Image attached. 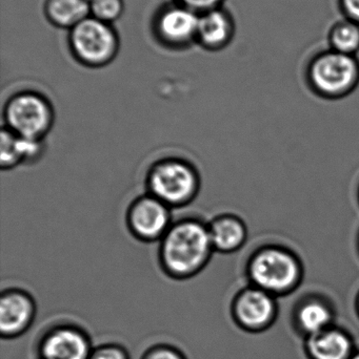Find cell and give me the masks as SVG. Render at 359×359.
I'll list each match as a JSON object with an SVG mask.
<instances>
[{"instance_id":"6da1fadb","label":"cell","mask_w":359,"mask_h":359,"mask_svg":"<svg viewBox=\"0 0 359 359\" xmlns=\"http://www.w3.org/2000/svg\"><path fill=\"white\" fill-rule=\"evenodd\" d=\"M208 224L188 217L172 224L160 241L159 264L174 280H188L202 271L214 252Z\"/></svg>"},{"instance_id":"7a4b0ae2","label":"cell","mask_w":359,"mask_h":359,"mask_svg":"<svg viewBox=\"0 0 359 359\" xmlns=\"http://www.w3.org/2000/svg\"><path fill=\"white\" fill-rule=\"evenodd\" d=\"M148 194L171 209L193 202L200 189V177L193 164L170 157L152 164L147 175Z\"/></svg>"},{"instance_id":"3957f363","label":"cell","mask_w":359,"mask_h":359,"mask_svg":"<svg viewBox=\"0 0 359 359\" xmlns=\"http://www.w3.org/2000/svg\"><path fill=\"white\" fill-rule=\"evenodd\" d=\"M4 126L21 138L44 141L52 130L55 111L39 93L21 92L6 101Z\"/></svg>"},{"instance_id":"277c9868","label":"cell","mask_w":359,"mask_h":359,"mask_svg":"<svg viewBox=\"0 0 359 359\" xmlns=\"http://www.w3.org/2000/svg\"><path fill=\"white\" fill-rule=\"evenodd\" d=\"M308 78L312 88L322 96H345L358 83L359 61L355 56L330 48L312 59Z\"/></svg>"},{"instance_id":"5b68a950","label":"cell","mask_w":359,"mask_h":359,"mask_svg":"<svg viewBox=\"0 0 359 359\" xmlns=\"http://www.w3.org/2000/svg\"><path fill=\"white\" fill-rule=\"evenodd\" d=\"M249 276L254 287L270 294H286L299 284L301 267L294 257L280 248L257 252L249 264Z\"/></svg>"},{"instance_id":"8992f818","label":"cell","mask_w":359,"mask_h":359,"mask_svg":"<svg viewBox=\"0 0 359 359\" xmlns=\"http://www.w3.org/2000/svg\"><path fill=\"white\" fill-rule=\"evenodd\" d=\"M71 44L80 61L100 67L115 55L117 38L107 22L88 17L72 29Z\"/></svg>"},{"instance_id":"52a82bcc","label":"cell","mask_w":359,"mask_h":359,"mask_svg":"<svg viewBox=\"0 0 359 359\" xmlns=\"http://www.w3.org/2000/svg\"><path fill=\"white\" fill-rule=\"evenodd\" d=\"M172 224L170 207L150 194L135 198L126 212L129 230L141 242H160Z\"/></svg>"},{"instance_id":"ba28073f","label":"cell","mask_w":359,"mask_h":359,"mask_svg":"<svg viewBox=\"0 0 359 359\" xmlns=\"http://www.w3.org/2000/svg\"><path fill=\"white\" fill-rule=\"evenodd\" d=\"M232 312L238 326L251 332H259L269 328L275 320V299L257 287L244 289L234 299Z\"/></svg>"},{"instance_id":"9c48e42d","label":"cell","mask_w":359,"mask_h":359,"mask_svg":"<svg viewBox=\"0 0 359 359\" xmlns=\"http://www.w3.org/2000/svg\"><path fill=\"white\" fill-rule=\"evenodd\" d=\"M33 297L20 289H8L0 297V332L4 339H13L29 329L35 318Z\"/></svg>"},{"instance_id":"30bf717a","label":"cell","mask_w":359,"mask_h":359,"mask_svg":"<svg viewBox=\"0 0 359 359\" xmlns=\"http://www.w3.org/2000/svg\"><path fill=\"white\" fill-rule=\"evenodd\" d=\"M92 351L86 333L72 326L53 329L40 344L42 359H89Z\"/></svg>"},{"instance_id":"8fae6325","label":"cell","mask_w":359,"mask_h":359,"mask_svg":"<svg viewBox=\"0 0 359 359\" xmlns=\"http://www.w3.org/2000/svg\"><path fill=\"white\" fill-rule=\"evenodd\" d=\"M306 349L311 359H350L354 354L351 337L334 327L307 337Z\"/></svg>"},{"instance_id":"7c38bea8","label":"cell","mask_w":359,"mask_h":359,"mask_svg":"<svg viewBox=\"0 0 359 359\" xmlns=\"http://www.w3.org/2000/svg\"><path fill=\"white\" fill-rule=\"evenodd\" d=\"M198 21L200 17L191 8H169L160 15L158 31L171 43H185L197 36Z\"/></svg>"},{"instance_id":"4fadbf2b","label":"cell","mask_w":359,"mask_h":359,"mask_svg":"<svg viewBox=\"0 0 359 359\" xmlns=\"http://www.w3.org/2000/svg\"><path fill=\"white\" fill-rule=\"evenodd\" d=\"M208 227L215 251L232 253L246 242V226L235 215H218L208 224Z\"/></svg>"},{"instance_id":"5bb4252c","label":"cell","mask_w":359,"mask_h":359,"mask_svg":"<svg viewBox=\"0 0 359 359\" xmlns=\"http://www.w3.org/2000/svg\"><path fill=\"white\" fill-rule=\"evenodd\" d=\"M233 33V21L225 11L213 8L200 17L197 37L207 48H223L229 43Z\"/></svg>"},{"instance_id":"9a60e30c","label":"cell","mask_w":359,"mask_h":359,"mask_svg":"<svg viewBox=\"0 0 359 359\" xmlns=\"http://www.w3.org/2000/svg\"><path fill=\"white\" fill-rule=\"evenodd\" d=\"M333 313L327 304L311 299L297 310L296 323L307 337L322 332L332 327Z\"/></svg>"},{"instance_id":"2e32d148","label":"cell","mask_w":359,"mask_h":359,"mask_svg":"<svg viewBox=\"0 0 359 359\" xmlns=\"http://www.w3.org/2000/svg\"><path fill=\"white\" fill-rule=\"evenodd\" d=\"M90 4L86 0H48L46 14L59 27H75L88 18Z\"/></svg>"},{"instance_id":"e0dca14e","label":"cell","mask_w":359,"mask_h":359,"mask_svg":"<svg viewBox=\"0 0 359 359\" xmlns=\"http://www.w3.org/2000/svg\"><path fill=\"white\" fill-rule=\"evenodd\" d=\"M328 39L331 50L355 56L359 52V23L348 18L337 21L331 27Z\"/></svg>"},{"instance_id":"ac0fdd59","label":"cell","mask_w":359,"mask_h":359,"mask_svg":"<svg viewBox=\"0 0 359 359\" xmlns=\"http://www.w3.org/2000/svg\"><path fill=\"white\" fill-rule=\"evenodd\" d=\"M0 140V168L2 170H10L23 164L21 155L20 139L4 126Z\"/></svg>"},{"instance_id":"d6986e66","label":"cell","mask_w":359,"mask_h":359,"mask_svg":"<svg viewBox=\"0 0 359 359\" xmlns=\"http://www.w3.org/2000/svg\"><path fill=\"white\" fill-rule=\"evenodd\" d=\"M90 8L94 18L107 23L122 15L124 4L122 0H92Z\"/></svg>"},{"instance_id":"ffe728a7","label":"cell","mask_w":359,"mask_h":359,"mask_svg":"<svg viewBox=\"0 0 359 359\" xmlns=\"http://www.w3.org/2000/svg\"><path fill=\"white\" fill-rule=\"evenodd\" d=\"M89 359H130L124 348L116 345H105L93 350Z\"/></svg>"},{"instance_id":"44dd1931","label":"cell","mask_w":359,"mask_h":359,"mask_svg":"<svg viewBox=\"0 0 359 359\" xmlns=\"http://www.w3.org/2000/svg\"><path fill=\"white\" fill-rule=\"evenodd\" d=\"M143 359H185V356L169 346H156L145 354Z\"/></svg>"},{"instance_id":"7402d4cb","label":"cell","mask_w":359,"mask_h":359,"mask_svg":"<svg viewBox=\"0 0 359 359\" xmlns=\"http://www.w3.org/2000/svg\"><path fill=\"white\" fill-rule=\"evenodd\" d=\"M339 6L345 18L359 23V0H339Z\"/></svg>"},{"instance_id":"603a6c76","label":"cell","mask_w":359,"mask_h":359,"mask_svg":"<svg viewBox=\"0 0 359 359\" xmlns=\"http://www.w3.org/2000/svg\"><path fill=\"white\" fill-rule=\"evenodd\" d=\"M181 1L191 10L208 12L213 8H217V6L221 0H181Z\"/></svg>"},{"instance_id":"cb8c5ba5","label":"cell","mask_w":359,"mask_h":359,"mask_svg":"<svg viewBox=\"0 0 359 359\" xmlns=\"http://www.w3.org/2000/svg\"><path fill=\"white\" fill-rule=\"evenodd\" d=\"M350 359H359V352H356V353H354L353 355H352L351 358Z\"/></svg>"},{"instance_id":"d4e9b609","label":"cell","mask_w":359,"mask_h":359,"mask_svg":"<svg viewBox=\"0 0 359 359\" xmlns=\"http://www.w3.org/2000/svg\"><path fill=\"white\" fill-rule=\"evenodd\" d=\"M358 310H359V299H358Z\"/></svg>"}]
</instances>
